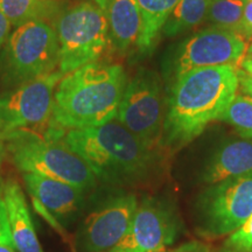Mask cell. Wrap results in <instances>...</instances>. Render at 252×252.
Segmentation results:
<instances>
[{
  "label": "cell",
  "instance_id": "83f0119b",
  "mask_svg": "<svg viewBox=\"0 0 252 252\" xmlns=\"http://www.w3.org/2000/svg\"><path fill=\"white\" fill-rule=\"evenodd\" d=\"M0 252H15L14 244L12 242H0Z\"/></svg>",
  "mask_w": 252,
  "mask_h": 252
},
{
  "label": "cell",
  "instance_id": "d4e9b609",
  "mask_svg": "<svg viewBox=\"0 0 252 252\" xmlns=\"http://www.w3.org/2000/svg\"><path fill=\"white\" fill-rule=\"evenodd\" d=\"M242 33L249 37H252V0H249L245 4Z\"/></svg>",
  "mask_w": 252,
  "mask_h": 252
},
{
  "label": "cell",
  "instance_id": "d6a6232c",
  "mask_svg": "<svg viewBox=\"0 0 252 252\" xmlns=\"http://www.w3.org/2000/svg\"><path fill=\"white\" fill-rule=\"evenodd\" d=\"M244 1H249V0H244Z\"/></svg>",
  "mask_w": 252,
  "mask_h": 252
},
{
  "label": "cell",
  "instance_id": "52a82bcc",
  "mask_svg": "<svg viewBox=\"0 0 252 252\" xmlns=\"http://www.w3.org/2000/svg\"><path fill=\"white\" fill-rule=\"evenodd\" d=\"M63 76L55 70L0 94V140L8 141L30 133V128L48 124L55 88Z\"/></svg>",
  "mask_w": 252,
  "mask_h": 252
},
{
  "label": "cell",
  "instance_id": "5b68a950",
  "mask_svg": "<svg viewBox=\"0 0 252 252\" xmlns=\"http://www.w3.org/2000/svg\"><path fill=\"white\" fill-rule=\"evenodd\" d=\"M59 41V67L63 75L97 62L111 43L103 12L94 2L72 6L56 25Z\"/></svg>",
  "mask_w": 252,
  "mask_h": 252
},
{
  "label": "cell",
  "instance_id": "4316f807",
  "mask_svg": "<svg viewBox=\"0 0 252 252\" xmlns=\"http://www.w3.org/2000/svg\"><path fill=\"white\" fill-rule=\"evenodd\" d=\"M172 252H213L207 245L202 243H198V242H190V243L184 244L181 247H179Z\"/></svg>",
  "mask_w": 252,
  "mask_h": 252
},
{
  "label": "cell",
  "instance_id": "ba28073f",
  "mask_svg": "<svg viewBox=\"0 0 252 252\" xmlns=\"http://www.w3.org/2000/svg\"><path fill=\"white\" fill-rule=\"evenodd\" d=\"M252 215V173L212 185L197 202L200 235L219 238L235 232Z\"/></svg>",
  "mask_w": 252,
  "mask_h": 252
},
{
  "label": "cell",
  "instance_id": "9c48e42d",
  "mask_svg": "<svg viewBox=\"0 0 252 252\" xmlns=\"http://www.w3.org/2000/svg\"><path fill=\"white\" fill-rule=\"evenodd\" d=\"M165 112L159 77L156 72L141 69L126 84L116 119L158 152L162 149Z\"/></svg>",
  "mask_w": 252,
  "mask_h": 252
},
{
  "label": "cell",
  "instance_id": "44dd1931",
  "mask_svg": "<svg viewBox=\"0 0 252 252\" xmlns=\"http://www.w3.org/2000/svg\"><path fill=\"white\" fill-rule=\"evenodd\" d=\"M45 0H0V9L11 21L12 26L18 27L34 19H41Z\"/></svg>",
  "mask_w": 252,
  "mask_h": 252
},
{
  "label": "cell",
  "instance_id": "f546056e",
  "mask_svg": "<svg viewBox=\"0 0 252 252\" xmlns=\"http://www.w3.org/2000/svg\"><path fill=\"white\" fill-rule=\"evenodd\" d=\"M105 252H137V251H131V250H123V249H111V250L105 251Z\"/></svg>",
  "mask_w": 252,
  "mask_h": 252
},
{
  "label": "cell",
  "instance_id": "6da1fadb",
  "mask_svg": "<svg viewBox=\"0 0 252 252\" xmlns=\"http://www.w3.org/2000/svg\"><path fill=\"white\" fill-rule=\"evenodd\" d=\"M239 89L231 65L198 68L176 77L167 100L161 147L176 151L220 119Z\"/></svg>",
  "mask_w": 252,
  "mask_h": 252
},
{
  "label": "cell",
  "instance_id": "3957f363",
  "mask_svg": "<svg viewBox=\"0 0 252 252\" xmlns=\"http://www.w3.org/2000/svg\"><path fill=\"white\" fill-rule=\"evenodd\" d=\"M110 185H137L149 180L158 152L147 147L117 119L72 128L61 139Z\"/></svg>",
  "mask_w": 252,
  "mask_h": 252
},
{
  "label": "cell",
  "instance_id": "8fae6325",
  "mask_svg": "<svg viewBox=\"0 0 252 252\" xmlns=\"http://www.w3.org/2000/svg\"><path fill=\"white\" fill-rule=\"evenodd\" d=\"M137 207L133 194L122 193L93 210L77 231L80 252H105L117 247L130 229Z\"/></svg>",
  "mask_w": 252,
  "mask_h": 252
},
{
  "label": "cell",
  "instance_id": "484cf974",
  "mask_svg": "<svg viewBox=\"0 0 252 252\" xmlns=\"http://www.w3.org/2000/svg\"><path fill=\"white\" fill-rule=\"evenodd\" d=\"M12 24L11 21L6 18V15L2 13L0 9V47L4 46L7 41L9 34H11Z\"/></svg>",
  "mask_w": 252,
  "mask_h": 252
},
{
  "label": "cell",
  "instance_id": "ac0fdd59",
  "mask_svg": "<svg viewBox=\"0 0 252 252\" xmlns=\"http://www.w3.org/2000/svg\"><path fill=\"white\" fill-rule=\"evenodd\" d=\"M209 4L210 0H180L161 32L166 36H175L198 26L207 18Z\"/></svg>",
  "mask_w": 252,
  "mask_h": 252
},
{
  "label": "cell",
  "instance_id": "603a6c76",
  "mask_svg": "<svg viewBox=\"0 0 252 252\" xmlns=\"http://www.w3.org/2000/svg\"><path fill=\"white\" fill-rule=\"evenodd\" d=\"M236 70H237L239 88L245 94L252 97V56L244 59V61L238 68H236Z\"/></svg>",
  "mask_w": 252,
  "mask_h": 252
},
{
  "label": "cell",
  "instance_id": "4fadbf2b",
  "mask_svg": "<svg viewBox=\"0 0 252 252\" xmlns=\"http://www.w3.org/2000/svg\"><path fill=\"white\" fill-rule=\"evenodd\" d=\"M23 178L34 203L42 207L40 213L52 215L54 220H74L83 207L86 191L75 186L35 173H23Z\"/></svg>",
  "mask_w": 252,
  "mask_h": 252
},
{
  "label": "cell",
  "instance_id": "5bb4252c",
  "mask_svg": "<svg viewBox=\"0 0 252 252\" xmlns=\"http://www.w3.org/2000/svg\"><path fill=\"white\" fill-rule=\"evenodd\" d=\"M106 19L110 41L119 52L139 42L143 20L135 0H94Z\"/></svg>",
  "mask_w": 252,
  "mask_h": 252
},
{
  "label": "cell",
  "instance_id": "e0dca14e",
  "mask_svg": "<svg viewBox=\"0 0 252 252\" xmlns=\"http://www.w3.org/2000/svg\"><path fill=\"white\" fill-rule=\"evenodd\" d=\"M140 9L143 30L137 47L140 52H149L161 32L167 18L180 0H135Z\"/></svg>",
  "mask_w": 252,
  "mask_h": 252
},
{
  "label": "cell",
  "instance_id": "d6986e66",
  "mask_svg": "<svg viewBox=\"0 0 252 252\" xmlns=\"http://www.w3.org/2000/svg\"><path fill=\"white\" fill-rule=\"evenodd\" d=\"M245 4L244 0H210L206 19L214 27L242 33Z\"/></svg>",
  "mask_w": 252,
  "mask_h": 252
},
{
  "label": "cell",
  "instance_id": "f1b7e54d",
  "mask_svg": "<svg viewBox=\"0 0 252 252\" xmlns=\"http://www.w3.org/2000/svg\"><path fill=\"white\" fill-rule=\"evenodd\" d=\"M5 145H4V141L0 140V166H1V162H2V159H4L5 157Z\"/></svg>",
  "mask_w": 252,
  "mask_h": 252
},
{
  "label": "cell",
  "instance_id": "7c38bea8",
  "mask_svg": "<svg viewBox=\"0 0 252 252\" xmlns=\"http://www.w3.org/2000/svg\"><path fill=\"white\" fill-rule=\"evenodd\" d=\"M174 207L156 197H145L138 203L131 226L113 249L137 252H167L180 230Z\"/></svg>",
  "mask_w": 252,
  "mask_h": 252
},
{
  "label": "cell",
  "instance_id": "7a4b0ae2",
  "mask_svg": "<svg viewBox=\"0 0 252 252\" xmlns=\"http://www.w3.org/2000/svg\"><path fill=\"white\" fill-rule=\"evenodd\" d=\"M124 69L94 62L68 72L54 93V106L43 137L61 140L72 128L105 124L116 118L126 87Z\"/></svg>",
  "mask_w": 252,
  "mask_h": 252
},
{
  "label": "cell",
  "instance_id": "8992f818",
  "mask_svg": "<svg viewBox=\"0 0 252 252\" xmlns=\"http://www.w3.org/2000/svg\"><path fill=\"white\" fill-rule=\"evenodd\" d=\"M8 77L15 86L58 70L56 32L42 19H34L9 34L4 50Z\"/></svg>",
  "mask_w": 252,
  "mask_h": 252
},
{
  "label": "cell",
  "instance_id": "277c9868",
  "mask_svg": "<svg viewBox=\"0 0 252 252\" xmlns=\"http://www.w3.org/2000/svg\"><path fill=\"white\" fill-rule=\"evenodd\" d=\"M8 141L9 157L19 171L67 182L86 193L96 186L90 166L62 140L25 133Z\"/></svg>",
  "mask_w": 252,
  "mask_h": 252
},
{
  "label": "cell",
  "instance_id": "1f68e13d",
  "mask_svg": "<svg viewBox=\"0 0 252 252\" xmlns=\"http://www.w3.org/2000/svg\"><path fill=\"white\" fill-rule=\"evenodd\" d=\"M223 252H230V251H225V250H223Z\"/></svg>",
  "mask_w": 252,
  "mask_h": 252
},
{
  "label": "cell",
  "instance_id": "7402d4cb",
  "mask_svg": "<svg viewBox=\"0 0 252 252\" xmlns=\"http://www.w3.org/2000/svg\"><path fill=\"white\" fill-rule=\"evenodd\" d=\"M224 250L230 252H252V215L241 228L225 241Z\"/></svg>",
  "mask_w": 252,
  "mask_h": 252
},
{
  "label": "cell",
  "instance_id": "30bf717a",
  "mask_svg": "<svg viewBox=\"0 0 252 252\" xmlns=\"http://www.w3.org/2000/svg\"><path fill=\"white\" fill-rule=\"evenodd\" d=\"M251 37L222 28H207L186 40L175 61L176 77L198 68L231 65L238 68L248 55Z\"/></svg>",
  "mask_w": 252,
  "mask_h": 252
},
{
  "label": "cell",
  "instance_id": "9a60e30c",
  "mask_svg": "<svg viewBox=\"0 0 252 252\" xmlns=\"http://www.w3.org/2000/svg\"><path fill=\"white\" fill-rule=\"evenodd\" d=\"M2 197L15 250L18 252H43L20 185L14 180L4 181Z\"/></svg>",
  "mask_w": 252,
  "mask_h": 252
},
{
  "label": "cell",
  "instance_id": "cb8c5ba5",
  "mask_svg": "<svg viewBox=\"0 0 252 252\" xmlns=\"http://www.w3.org/2000/svg\"><path fill=\"white\" fill-rule=\"evenodd\" d=\"M2 185H4V181L0 180V242H12L7 214H6L4 197H2Z\"/></svg>",
  "mask_w": 252,
  "mask_h": 252
},
{
  "label": "cell",
  "instance_id": "2e32d148",
  "mask_svg": "<svg viewBox=\"0 0 252 252\" xmlns=\"http://www.w3.org/2000/svg\"><path fill=\"white\" fill-rule=\"evenodd\" d=\"M252 173V140L229 141L214 154L208 163L203 181L209 185Z\"/></svg>",
  "mask_w": 252,
  "mask_h": 252
},
{
  "label": "cell",
  "instance_id": "4dcf8cb0",
  "mask_svg": "<svg viewBox=\"0 0 252 252\" xmlns=\"http://www.w3.org/2000/svg\"><path fill=\"white\" fill-rule=\"evenodd\" d=\"M248 54L250 55V56H252V42H251V45H250V47H249V50H248Z\"/></svg>",
  "mask_w": 252,
  "mask_h": 252
},
{
  "label": "cell",
  "instance_id": "ffe728a7",
  "mask_svg": "<svg viewBox=\"0 0 252 252\" xmlns=\"http://www.w3.org/2000/svg\"><path fill=\"white\" fill-rule=\"evenodd\" d=\"M219 121L234 126L242 137L252 140V97L248 94L236 96Z\"/></svg>",
  "mask_w": 252,
  "mask_h": 252
}]
</instances>
